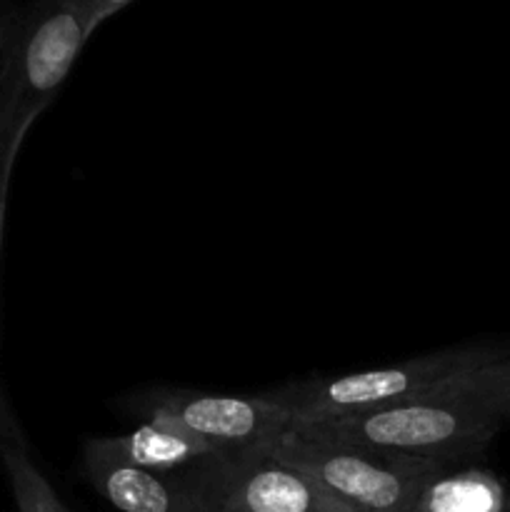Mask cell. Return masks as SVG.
<instances>
[{
    "mask_svg": "<svg viewBox=\"0 0 510 512\" xmlns=\"http://www.w3.org/2000/svg\"><path fill=\"white\" fill-rule=\"evenodd\" d=\"M508 393L510 355H503L410 403L300 428L398 458L460 468L480 458L505 425Z\"/></svg>",
    "mask_w": 510,
    "mask_h": 512,
    "instance_id": "obj_1",
    "label": "cell"
},
{
    "mask_svg": "<svg viewBox=\"0 0 510 512\" xmlns=\"http://www.w3.org/2000/svg\"><path fill=\"white\" fill-rule=\"evenodd\" d=\"M503 355L508 353L495 345H458L383 368L298 380L273 390V395L288 408L293 425L338 423L418 400L420 395Z\"/></svg>",
    "mask_w": 510,
    "mask_h": 512,
    "instance_id": "obj_2",
    "label": "cell"
},
{
    "mask_svg": "<svg viewBox=\"0 0 510 512\" xmlns=\"http://www.w3.org/2000/svg\"><path fill=\"white\" fill-rule=\"evenodd\" d=\"M88 0H30L20 8L0 83V135H28L95 33Z\"/></svg>",
    "mask_w": 510,
    "mask_h": 512,
    "instance_id": "obj_3",
    "label": "cell"
},
{
    "mask_svg": "<svg viewBox=\"0 0 510 512\" xmlns=\"http://www.w3.org/2000/svg\"><path fill=\"white\" fill-rule=\"evenodd\" d=\"M270 450L303 470L348 512H413L440 468L343 443L313 428L290 425Z\"/></svg>",
    "mask_w": 510,
    "mask_h": 512,
    "instance_id": "obj_4",
    "label": "cell"
},
{
    "mask_svg": "<svg viewBox=\"0 0 510 512\" xmlns=\"http://www.w3.org/2000/svg\"><path fill=\"white\" fill-rule=\"evenodd\" d=\"M183 475L203 512H348L270 445L210 455Z\"/></svg>",
    "mask_w": 510,
    "mask_h": 512,
    "instance_id": "obj_5",
    "label": "cell"
},
{
    "mask_svg": "<svg viewBox=\"0 0 510 512\" xmlns=\"http://www.w3.org/2000/svg\"><path fill=\"white\" fill-rule=\"evenodd\" d=\"M145 420H165L205 440L218 453L263 448L293 425L288 408L265 395H215L158 390L138 405Z\"/></svg>",
    "mask_w": 510,
    "mask_h": 512,
    "instance_id": "obj_6",
    "label": "cell"
},
{
    "mask_svg": "<svg viewBox=\"0 0 510 512\" xmlns=\"http://www.w3.org/2000/svg\"><path fill=\"white\" fill-rule=\"evenodd\" d=\"M85 475L120 512H203L183 473H155L118 458L100 438L83 450Z\"/></svg>",
    "mask_w": 510,
    "mask_h": 512,
    "instance_id": "obj_7",
    "label": "cell"
},
{
    "mask_svg": "<svg viewBox=\"0 0 510 512\" xmlns=\"http://www.w3.org/2000/svg\"><path fill=\"white\" fill-rule=\"evenodd\" d=\"M100 440L118 458L155 470V473H185L193 465L208 460L210 455H218V450L210 448L205 440L195 438L188 430L155 418L145 420L130 433Z\"/></svg>",
    "mask_w": 510,
    "mask_h": 512,
    "instance_id": "obj_8",
    "label": "cell"
},
{
    "mask_svg": "<svg viewBox=\"0 0 510 512\" xmlns=\"http://www.w3.org/2000/svg\"><path fill=\"white\" fill-rule=\"evenodd\" d=\"M508 498L498 475L475 465H460L435 475L413 512H505Z\"/></svg>",
    "mask_w": 510,
    "mask_h": 512,
    "instance_id": "obj_9",
    "label": "cell"
},
{
    "mask_svg": "<svg viewBox=\"0 0 510 512\" xmlns=\"http://www.w3.org/2000/svg\"><path fill=\"white\" fill-rule=\"evenodd\" d=\"M0 458H3L18 512H70L48 478L33 463L18 435L0 443Z\"/></svg>",
    "mask_w": 510,
    "mask_h": 512,
    "instance_id": "obj_10",
    "label": "cell"
},
{
    "mask_svg": "<svg viewBox=\"0 0 510 512\" xmlns=\"http://www.w3.org/2000/svg\"><path fill=\"white\" fill-rule=\"evenodd\" d=\"M28 135H0V255H3L5 238V215H8L10 180H13L15 163H18L20 148Z\"/></svg>",
    "mask_w": 510,
    "mask_h": 512,
    "instance_id": "obj_11",
    "label": "cell"
},
{
    "mask_svg": "<svg viewBox=\"0 0 510 512\" xmlns=\"http://www.w3.org/2000/svg\"><path fill=\"white\" fill-rule=\"evenodd\" d=\"M20 8L23 5L13 3V0H0V83H3L5 68H8L10 45H13L15 28H18Z\"/></svg>",
    "mask_w": 510,
    "mask_h": 512,
    "instance_id": "obj_12",
    "label": "cell"
},
{
    "mask_svg": "<svg viewBox=\"0 0 510 512\" xmlns=\"http://www.w3.org/2000/svg\"><path fill=\"white\" fill-rule=\"evenodd\" d=\"M130 3H133V0H88V8H90V15H93L95 28H100L105 20L113 18V15L120 13L123 8H128Z\"/></svg>",
    "mask_w": 510,
    "mask_h": 512,
    "instance_id": "obj_13",
    "label": "cell"
},
{
    "mask_svg": "<svg viewBox=\"0 0 510 512\" xmlns=\"http://www.w3.org/2000/svg\"><path fill=\"white\" fill-rule=\"evenodd\" d=\"M15 428H13V423H10L8 418H5V413H3V405H0V443H5V440H10V438H15Z\"/></svg>",
    "mask_w": 510,
    "mask_h": 512,
    "instance_id": "obj_14",
    "label": "cell"
},
{
    "mask_svg": "<svg viewBox=\"0 0 510 512\" xmlns=\"http://www.w3.org/2000/svg\"><path fill=\"white\" fill-rule=\"evenodd\" d=\"M505 423H510V393L505 398Z\"/></svg>",
    "mask_w": 510,
    "mask_h": 512,
    "instance_id": "obj_15",
    "label": "cell"
},
{
    "mask_svg": "<svg viewBox=\"0 0 510 512\" xmlns=\"http://www.w3.org/2000/svg\"><path fill=\"white\" fill-rule=\"evenodd\" d=\"M505 512H510V498H508V508H505Z\"/></svg>",
    "mask_w": 510,
    "mask_h": 512,
    "instance_id": "obj_16",
    "label": "cell"
}]
</instances>
